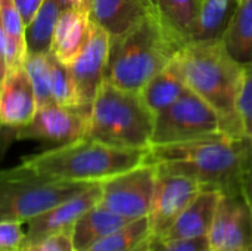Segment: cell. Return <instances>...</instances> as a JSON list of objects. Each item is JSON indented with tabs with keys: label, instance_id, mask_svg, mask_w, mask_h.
<instances>
[{
	"label": "cell",
	"instance_id": "obj_1",
	"mask_svg": "<svg viewBox=\"0 0 252 251\" xmlns=\"http://www.w3.org/2000/svg\"><path fill=\"white\" fill-rule=\"evenodd\" d=\"M146 163L158 170L195 179L204 189L236 192L242 191L252 164V141L220 133L189 142L149 145Z\"/></svg>",
	"mask_w": 252,
	"mask_h": 251
},
{
	"label": "cell",
	"instance_id": "obj_2",
	"mask_svg": "<svg viewBox=\"0 0 252 251\" xmlns=\"http://www.w3.org/2000/svg\"><path fill=\"white\" fill-rule=\"evenodd\" d=\"M176 59L186 86L220 117L223 133L235 139L248 138L238 111L244 68L227 52L223 40L188 43Z\"/></svg>",
	"mask_w": 252,
	"mask_h": 251
},
{
	"label": "cell",
	"instance_id": "obj_3",
	"mask_svg": "<svg viewBox=\"0 0 252 251\" xmlns=\"http://www.w3.org/2000/svg\"><path fill=\"white\" fill-rule=\"evenodd\" d=\"M183 46L185 40L152 10L128 33L111 38L105 80L120 89L139 93Z\"/></svg>",
	"mask_w": 252,
	"mask_h": 251
},
{
	"label": "cell",
	"instance_id": "obj_4",
	"mask_svg": "<svg viewBox=\"0 0 252 251\" xmlns=\"http://www.w3.org/2000/svg\"><path fill=\"white\" fill-rule=\"evenodd\" d=\"M146 152L84 138L27 157L18 169L49 179L100 183L145 164Z\"/></svg>",
	"mask_w": 252,
	"mask_h": 251
},
{
	"label": "cell",
	"instance_id": "obj_5",
	"mask_svg": "<svg viewBox=\"0 0 252 251\" xmlns=\"http://www.w3.org/2000/svg\"><path fill=\"white\" fill-rule=\"evenodd\" d=\"M155 115L140 93L103 81L90 108L87 138L118 146L146 149L151 145Z\"/></svg>",
	"mask_w": 252,
	"mask_h": 251
},
{
	"label": "cell",
	"instance_id": "obj_6",
	"mask_svg": "<svg viewBox=\"0 0 252 251\" xmlns=\"http://www.w3.org/2000/svg\"><path fill=\"white\" fill-rule=\"evenodd\" d=\"M92 183L37 176L18 167L0 173V222H28L72 198Z\"/></svg>",
	"mask_w": 252,
	"mask_h": 251
},
{
	"label": "cell",
	"instance_id": "obj_7",
	"mask_svg": "<svg viewBox=\"0 0 252 251\" xmlns=\"http://www.w3.org/2000/svg\"><path fill=\"white\" fill-rule=\"evenodd\" d=\"M220 133L223 129L217 112L188 87L171 107L155 117L151 145L189 142Z\"/></svg>",
	"mask_w": 252,
	"mask_h": 251
},
{
	"label": "cell",
	"instance_id": "obj_8",
	"mask_svg": "<svg viewBox=\"0 0 252 251\" xmlns=\"http://www.w3.org/2000/svg\"><path fill=\"white\" fill-rule=\"evenodd\" d=\"M157 183V167L142 164L102 182L100 206L128 219L148 217Z\"/></svg>",
	"mask_w": 252,
	"mask_h": 251
},
{
	"label": "cell",
	"instance_id": "obj_9",
	"mask_svg": "<svg viewBox=\"0 0 252 251\" xmlns=\"http://www.w3.org/2000/svg\"><path fill=\"white\" fill-rule=\"evenodd\" d=\"M208 244L210 251H252V210L244 191L221 194Z\"/></svg>",
	"mask_w": 252,
	"mask_h": 251
},
{
	"label": "cell",
	"instance_id": "obj_10",
	"mask_svg": "<svg viewBox=\"0 0 252 251\" xmlns=\"http://www.w3.org/2000/svg\"><path fill=\"white\" fill-rule=\"evenodd\" d=\"M90 126V108L46 105L37 109L34 118L16 129L18 139H44L62 145L87 138Z\"/></svg>",
	"mask_w": 252,
	"mask_h": 251
},
{
	"label": "cell",
	"instance_id": "obj_11",
	"mask_svg": "<svg viewBox=\"0 0 252 251\" xmlns=\"http://www.w3.org/2000/svg\"><path fill=\"white\" fill-rule=\"evenodd\" d=\"M202 189L195 179L157 169L155 192L148 216L151 235L162 237Z\"/></svg>",
	"mask_w": 252,
	"mask_h": 251
},
{
	"label": "cell",
	"instance_id": "obj_12",
	"mask_svg": "<svg viewBox=\"0 0 252 251\" xmlns=\"http://www.w3.org/2000/svg\"><path fill=\"white\" fill-rule=\"evenodd\" d=\"M111 37L94 22L90 24V36L77 58L68 64L75 87L78 107L92 108V104L105 81Z\"/></svg>",
	"mask_w": 252,
	"mask_h": 251
},
{
	"label": "cell",
	"instance_id": "obj_13",
	"mask_svg": "<svg viewBox=\"0 0 252 251\" xmlns=\"http://www.w3.org/2000/svg\"><path fill=\"white\" fill-rule=\"evenodd\" d=\"M102 183V182H100ZM92 183L80 194L61 203L59 206L47 210L46 213L25 222V241L24 244L38 243L47 237L71 232L75 222L92 207L97 206L102 198V185Z\"/></svg>",
	"mask_w": 252,
	"mask_h": 251
},
{
	"label": "cell",
	"instance_id": "obj_14",
	"mask_svg": "<svg viewBox=\"0 0 252 251\" xmlns=\"http://www.w3.org/2000/svg\"><path fill=\"white\" fill-rule=\"evenodd\" d=\"M37 109L35 93L24 64L7 68L0 83V124L18 129L28 124Z\"/></svg>",
	"mask_w": 252,
	"mask_h": 251
},
{
	"label": "cell",
	"instance_id": "obj_15",
	"mask_svg": "<svg viewBox=\"0 0 252 251\" xmlns=\"http://www.w3.org/2000/svg\"><path fill=\"white\" fill-rule=\"evenodd\" d=\"M221 194L223 192L219 189H202L183 210L173 226L158 238L176 241L208 237Z\"/></svg>",
	"mask_w": 252,
	"mask_h": 251
},
{
	"label": "cell",
	"instance_id": "obj_16",
	"mask_svg": "<svg viewBox=\"0 0 252 251\" xmlns=\"http://www.w3.org/2000/svg\"><path fill=\"white\" fill-rule=\"evenodd\" d=\"M152 12L139 0H90V21L117 38L134 28Z\"/></svg>",
	"mask_w": 252,
	"mask_h": 251
},
{
	"label": "cell",
	"instance_id": "obj_17",
	"mask_svg": "<svg viewBox=\"0 0 252 251\" xmlns=\"http://www.w3.org/2000/svg\"><path fill=\"white\" fill-rule=\"evenodd\" d=\"M90 16L81 7L62 10L53 33L50 52L63 64H71L90 36Z\"/></svg>",
	"mask_w": 252,
	"mask_h": 251
},
{
	"label": "cell",
	"instance_id": "obj_18",
	"mask_svg": "<svg viewBox=\"0 0 252 251\" xmlns=\"http://www.w3.org/2000/svg\"><path fill=\"white\" fill-rule=\"evenodd\" d=\"M241 0H201L199 12L188 34V43L223 40Z\"/></svg>",
	"mask_w": 252,
	"mask_h": 251
},
{
	"label": "cell",
	"instance_id": "obj_19",
	"mask_svg": "<svg viewBox=\"0 0 252 251\" xmlns=\"http://www.w3.org/2000/svg\"><path fill=\"white\" fill-rule=\"evenodd\" d=\"M128 219L97 204L86 212L71 231L74 251H89L96 243L127 225Z\"/></svg>",
	"mask_w": 252,
	"mask_h": 251
},
{
	"label": "cell",
	"instance_id": "obj_20",
	"mask_svg": "<svg viewBox=\"0 0 252 251\" xmlns=\"http://www.w3.org/2000/svg\"><path fill=\"white\" fill-rule=\"evenodd\" d=\"M188 89L179 62L174 58L165 68L155 74L139 92L149 111L157 117L171 107Z\"/></svg>",
	"mask_w": 252,
	"mask_h": 251
},
{
	"label": "cell",
	"instance_id": "obj_21",
	"mask_svg": "<svg viewBox=\"0 0 252 251\" xmlns=\"http://www.w3.org/2000/svg\"><path fill=\"white\" fill-rule=\"evenodd\" d=\"M62 13L59 0H44L32 21L25 27L27 55L49 53L56 22Z\"/></svg>",
	"mask_w": 252,
	"mask_h": 251
},
{
	"label": "cell",
	"instance_id": "obj_22",
	"mask_svg": "<svg viewBox=\"0 0 252 251\" xmlns=\"http://www.w3.org/2000/svg\"><path fill=\"white\" fill-rule=\"evenodd\" d=\"M0 31L4 40L6 67L22 65L27 56L25 25L13 0H0Z\"/></svg>",
	"mask_w": 252,
	"mask_h": 251
},
{
	"label": "cell",
	"instance_id": "obj_23",
	"mask_svg": "<svg viewBox=\"0 0 252 251\" xmlns=\"http://www.w3.org/2000/svg\"><path fill=\"white\" fill-rule=\"evenodd\" d=\"M223 44L239 64L252 62V0L239 1Z\"/></svg>",
	"mask_w": 252,
	"mask_h": 251
},
{
	"label": "cell",
	"instance_id": "obj_24",
	"mask_svg": "<svg viewBox=\"0 0 252 251\" xmlns=\"http://www.w3.org/2000/svg\"><path fill=\"white\" fill-rule=\"evenodd\" d=\"M152 10L177 33L186 44L188 34L192 28L193 21L198 16L201 0H149Z\"/></svg>",
	"mask_w": 252,
	"mask_h": 251
},
{
	"label": "cell",
	"instance_id": "obj_25",
	"mask_svg": "<svg viewBox=\"0 0 252 251\" xmlns=\"http://www.w3.org/2000/svg\"><path fill=\"white\" fill-rule=\"evenodd\" d=\"M151 237L149 219L142 217L128 222L120 229L114 231L89 251H133L139 244Z\"/></svg>",
	"mask_w": 252,
	"mask_h": 251
},
{
	"label": "cell",
	"instance_id": "obj_26",
	"mask_svg": "<svg viewBox=\"0 0 252 251\" xmlns=\"http://www.w3.org/2000/svg\"><path fill=\"white\" fill-rule=\"evenodd\" d=\"M50 53V52H49ZM49 53L40 55H27L24 59V67L30 75L38 109L53 104L52 86H50V65Z\"/></svg>",
	"mask_w": 252,
	"mask_h": 251
},
{
	"label": "cell",
	"instance_id": "obj_27",
	"mask_svg": "<svg viewBox=\"0 0 252 251\" xmlns=\"http://www.w3.org/2000/svg\"><path fill=\"white\" fill-rule=\"evenodd\" d=\"M49 65H50V86H52L53 102L61 107H69V108L78 107L75 87L68 65L61 62L52 52L49 53Z\"/></svg>",
	"mask_w": 252,
	"mask_h": 251
},
{
	"label": "cell",
	"instance_id": "obj_28",
	"mask_svg": "<svg viewBox=\"0 0 252 251\" xmlns=\"http://www.w3.org/2000/svg\"><path fill=\"white\" fill-rule=\"evenodd\" d=\"M242 86L238 99V111L245 136H252V62L244 64Z\"/></svg>",
	"mask_w": 252,
	"mask_h": 251
},
{
	"label": "cell",
	"instance_id": "obj_29",
	"mask_svg": "<svg viewBox=\"0 0 252 251\" xmlns=\"http://www.w3.org/2000/svg\"><path fill=\"white\" fill-rule=\"evenodd\" d=\"M149 251H210L208 237L193 240L165 241L158 237H149Z\"/></svg>",
	"mask_w": 252,
	"mask_h": 251
},
{
	"label": "cell",
	"instance_id": "obj_30",
	"mask_svg": "<svg viewBox=\"0 0 252 251\" xmlns=\"http://www.w3.org/2000/svg\"><path fill=\"white\" fill-rule=\"evenodd\" d=\"M25 241V229L22 222H0V251H18Z\"/></svg>",
	"mask_w": 252,
	"mask_h": 251
},
{
	"label": "cell",
	"instance_id": "obj_31",
	"mask_svg": "<svg viewBox=\"0 0 252 251\" xmlns=\"http://www.w3.org/2000/svg\"><path fill=\"white\" fill-rule=\"evenodd\" d=\"M21 251H74L71 232H61L38 243L24 244Z\"/></svg>",
	"mask_w": 252,
	"mask_h": 251
},
{
	"label": "cell",
	"instance_id": "obj_32",
	"mask_svg": "<svg viewBox=\"0 0 252 251\" xmlns=\"http://www.w3.org/2000/svg\"><path fill=\"white\" fill-rule=\"evenodd\" d=\"M13 1L24 21V25L27 27L32 21V18L35 16V13L38 12L44 0H13Z\"/></svg>",
	"mask_w": 252,
	"mask_h": 251
},
{
	"label": "cell",
	"instance_id": "obj_33",
	"mask_svg": "<svg viewBox=\"0 0 252 251\" xmlns=\"http://www.w3.org/2000/svg\"><path fill=\"white\" fill-rule=\"evenodd\" d=\"M242 191H244V194H245V197H247V200H248L252 210V164L250 166V169H248V172H247V175L244 178Z\"/></svg>",
	"mask_w": 252,
	"mask_h": 251
},
{
	"label": "cell",
	"instance_id": "obj_34",
	"mask_svg": "<svg viewBox=\"0 0 252 251\" xmlns=\"http://www.w3.org/2000/svg\"><path fill=\"white\" fill-rule=\"evenodd\" d=\"M6 49H4V40H3V34L0 31V83L6 74Z\"/></svg>",
	"mask_w": 252,
	"mask_h": 251
},
{
	"label": "cell",
	"instance_id": "obj_35",
	"mask_svg": "<svg viewBox=\"0 0 252 251\" xmlns=\"http://www.w3.org/2000/svg\"><path fill=\"white\" fill-rule=\"evenodd\" d=\"M62 10L72 9V7H81V0H59Z\"/></svg>",
	"mask_w": 252,
	"mask_h": 251
},
{
	"label": "cell",
	"instance_id": "obj_36",
	"mask_svg": "<svg viewBox=\"0 0 252 251\" xmlns=\"http://www.w3.org/2000/svg\"><path fill=\"white\" fill-rule=\"evenodd\" d=\"M89 6H90V0H81V9L89 12Z\"/></svg>",
	"mask_w": 252,
	"mask_h": 251
},
{
	"label": "cell",
	"instance_id": "obj_37",
	"mask_svg": "<svg viewBox=\"0 0 252 251\" xmlns=\"http://www.w3.org/2000/svg\"><path fill=\"white\" fill-rule=\"evenodd\" d=\"M139 1H140V3H143L149 10H152V6H151V1H149V0H139Z\"/></svg>",
	"mask_w": 252,
	"mask_h": 251
},
{
	"label": "cell",
	"instance_id": "obj_38",
	"mask_svg": "<svg viewBox=\"0 0 252 251\" xmlns=\"http://www.w3.org/2000/svg\"><path fill=\"white\" fill-rule=\"evenodd\" d=\"M251 141H252V136H251Z\"/></svg>",
	"mask_w": 252,
	"mask_h": 251
},
{
	"label": "cell",
	"instance_id": "obj_39",
	"mask_svg": "<svg viewBox=\"0 0 252 251\" xmlns=\"http://www.w3.org/2000/svg\"><path fill=\"white\" fill-rule=\"evenodd\" d=\"M18 251H21V250H18Z\"/></svg>",
	"mask_w": 252,
	"mask_h": 251
}]
</instances>
